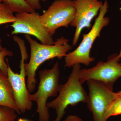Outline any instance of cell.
Here are the masks:
<instances>
[{"instance_id": "6da1fadb", "label": "cell", "mask_w": 121, "mask_h": 121, "mask_svg": "<svg viewBox=\"0 0 121 121\" xmlns=\"http://www.w3.org/2000/svg\"><path fill=\"white\" fill-rule=\"evenodd\" d=\"M25 37L30 44L31 52L29 62L25 65L26 84L30 93L35 88L36 71L39 66L46 60L55 58L60 59L65 57L72 47L68 43L69 40L63 37L57 39L52 45L39 43L30 35H26Z\"/></svg>"}, {"instance_id": "7a4b0ae2", "label": "cell", "mask_w": 121, "mask_h": 121, "mask_svg": "<svg viewBox=\"0 0 121 121\" xmlns=\"http://www.w3.org/2000/svg\"><path fill=\"white\" fill-rule=\"evenodd\" d=\"M80 69L79 64L72 66V71L67 82L65 84H60L56 98L47 103L48 108L55 110L56 117L54 121H61L68 106H74L80 102L87 103L88 95L78 78Z\"/></svg>"}, {"instance_id": "3957f363", "label": "cell", "mask_w": 121, "mask_h": 121, "mask_svg": "<svg viewBox=\"0 0 121 121\" xmlns=\"http://www.w3.org/2000/svg\"><path fill=\"white\" fill-rule=\"evenodd\" d=\"M108 8V1L105 0L90 31L83 35L82 41L78 47L64 57L65 67H71L77 64L88 66L94 61L95 58L90 56L91 49L95 39L100 37L102 30L109 23L110 19L105 16Z\"/></svg>"}, {"instance_id": "277c9868", "label": "cell", "mask_w": 121, "mask_h": 121, "mask_svg": "<svg viewBox=\"0 0 121 121\" xmlns=\"http://www.w3.org/2000/svg\"><path fill=\"white\" fill-rule=\"evenodd\" d=\"M60 74L58 62H56L51 69H45L39 72V82L38 90L35 94L30 95L31 100L37 104L36 112L39 114V121L50 120L47 101L48 98L58 95L60 85Z\"/></svg>"}, {"instance_id": "5b68a950", "label": "cell", "mask_w": 121, "mask_h": 121, "mask_svg": "<svg viewBox=\"0 0 121 121\" xmlns=\"http://www.w3.org/2000/svg\"><path fill=\"white\" fill-rule=\"evenodd\" d=\"M121 58L118 54H114L108 56L105 62L99 61L94 67L80 69L78 78L82 84L89 80H98L113 90L115 82L121 77Z\"/></svg>"}, {"instance_id": "8992f818", "label": "cell", "mask_w": 121, "mask_h": 121, "mask_svg": "<svg viewBox=\"0 0 121 121\" xmlns=\"http://www.w3.org/2000/svg\"><path fill=\"white\" fill-rule=\"evenodd\" d=\"M89 90L87 106L93 113L94 121H106V115L109 107L118 96L105 84L98 80L86 81Z\"/></svg>"}, {"instance_id": "52a82bcc", "label": "cell", "mask_w": 121, "mask_h": 121, "mask_svg": "<svg viewBox=\"0 0 121 121\" xmlns=\"http://www.w3.org/2000/svg\"><path fill=\"white\" fill-rule=\"evenodd\" d=\"M75 14L73 0H55L40 15V18L43 25L52 36L58 28L68 27L73 20Z\"/></svg>"}, {"instance_id": "ba28073f", "label": "cell", "mask_w": 121, "mask_h": 121, "mask_svg": "<svg viewBox=\"0 0 121 121\" xmlns=\"http://www.w3.org/2000/svg\"><path fill=\"white\" fill-rule=\"evenodd\" d=\"M16 20L11 26L13 30L11 35L22 33L36 37L42 44L52 45L54 43L50 35L41 22L40 15L35 11L16 13Z\"/></svg>"}, {"instance_id": "9c48e42d", "label": "cell", "mask_w": 121, "mask_h": 121, "mask_svg": "<svg viewBox=\"0 0 121 121\" xmlns=\"http://www.w3.org/2000/svg\"><path fill=\"white\" fill-rule=\"evenodd\" d=\"M28 57L26 55H21L19 73H15L12 70L9 65L8 60H6L8 64V78L13 91L15 103L21 113L31 110L33 106V102L30 98V93L25 81L26 75L25 61L27 59Z\"/></svg>"}, {"instance_id": "30bf717a", "label": "cell", "mask_w": 121, "mask_h": 121, "mask_svg": "<svg viewBox=\"0 0 121 121\" xmlns=\"http://www.w3.org/2000/svg\"><path fill=\"white\" fill-rule=\"evenodd\" d=\"M73 4L75 14L70 25L76 28L72 43L73 46H75L83 29L91 27V22L97 15L103 3L99 0H73Z\"/></svg>"}, {"instance_id": "8fae6325", "label": "cell", "mask_w": 121, "mask_h": 121, "mask_svg": "<svg viewBox=\"0 0 121 121\" xmlns=\"http://www.w3.org/2000/svg\"><path fill=\"white\" fill-rule=\"evenodd\" d=\"M0 106L7 107L21 113L15 103L13 91L8 75L0 70Z\"/></svg>"}, {"instance_id": "7c38bea8", "label": "cell", "mask_w": 121, "mask_h": 121, "mask_svg": "<svg viewBox=\"0 0 121 121\" xmlns=\"http://www.w3.org/2000/svg\"><path fill=\"white\" fill-rule=\"evenodd\" d=\"M2 1L13 13H32L35 11L29 5L25 0H2Z\"/></svg>"}, {"instance_id": "4fadbf2b", "label": "cell", "mask_w": 121, "mask_h": 121, "mask_svg": "<svg viewBox=\"0 0 121 121\" xmlns=\"http://www.w3.org/2000/svg\"><path fill=\"white\" fill-rule=\"evenodd\" d=\"M16 20L13 12L2 2L0 3V25L12 23Z\"/></svg>"}, {"instance_id": "5bb4252c", "label": "cell", "mask_w": 121, "mask_h": 121, "mask_svg": "<svg viewBox=\"0 0 121 121\" xmlns=\"http://www.w3.org/2000/svg\"><path fill=\"white\" fill-rule=\"evenodd\" d=\"M17 113L12 108L0 106V121H15Z\"/></svg>"}, {"instance_id": "9a60e30c", "label": "cell", "mask_w": 121, "mask_h": 121, "mask_svg": "<svg viewBox=\"0 0 121 121\" xmlns=\"http://www.w3.org/2000/svg\"><path fill=\"white\" fill-rule=\"evenodd\" d=\"M1 43V39L0 37V70L7 74L8 64L7 62H6L5 58L7 56H12L13 53L11 51L7 50L6 48H3Z\"/></svg>"}, {"instance_id": "2e32d148", "label": "cell", "mask_w": 121, "mask_h": 121, "mask_svg": "<svg viewBox=\"0 0 121 121\" xmlns=\"http://www.w3.org/2000/svg\"><path fill=\"white\" fill-rule=\"evenodd\" d=\"M120 114H121V97L118 95L108 107L106 117L108 119L111 116Z\"/></svg>"}, {"instance_id": "e0dca14e", "label": "cell", "mask_w": 121, "mask_h": 121, "mask_svg": "<svg viewBox=\"0 0 121 121\" xmlns=\"http://www.w3.org/2000/svg\"><path fill=\"white\" fill-rule=\"evenodd\" d=\"M48 0H25L27 3L34 10L40 9L41 8L40 1L44 2Z\"/></svg>"}, {"instance_id": "ac0fdd59", "label": "cell", "mask_w": 121, "mask_h": 121, "mask_svg": "<svg viewBox=\"0 0 121 121\" xmlns=\"http://www.w3.org/2000/svg\"><path fill=\"white\" fill-rule=\"evenodd\" d=\"M63 121H83L82 119L76 115H69Z\"/></svg>"}, {"instance_id": "d6986e66", "label": "cell", "mask_w": 121, "mask_h": 121, "mask_svg": "<svg viewBox=\"0 0 121 121\" xmlns=\"http://www.w3.org/2000/svg\"><path fill=\"white\" fill-rule=\"evenodd\" d=\"M17 121H28V120L24 118H20L17 119Z\"/></svg>"}, {"instance_id": "ffe728a7", "label": "cell", "mask_w": 121, "mask_h": 121, "mask_svg": "<svg viewBox=\"0 0 121 121\" xmlns=\"http://www.w3.org/2000/svg\"><path fill=\"white\" fill-rule=\"evenodd\" d=\"M118 56H119V57L121 58V49L120 50V52H119V54H118Z\"/></svg>"}, {"instance_id": "44dd1931", "label": "cell", "mask_w": 121, "mask_h": 121, "mask_svg": "<svg viewBox=\"0 0 121 121\" xmlns=\"http://www.w3.org/2000/svg\"><path fill=\"white\" fill-rule=\"evenodd\" d=\"M118 94V95H119V96H121V91H118V92H117Z\"/></svg>"}, {"instance_id": "7402d4cb", "label": "cell", "mask_w": 121, "mask_h": 121, "mask_svg": "<svg viewBox=\"0 0 121 121\" xmlns=\"http://www.w3.org/2000/svg\"><path fill=\"white\" fill-rule=\"evenodd\" d=\"M2 0H0V3H1V2H2Z\"/></svg>"}, {"instance_id": "603a6c76", "label": "cell", "mask_w": 121, "mask_h": 121, "mask_svg": "<svg viewBox=\"0 0 121 121\" xmlns=\"http://www.w3.org/2000/svg\"></svg>"}, {"instance_id": "cb8c5ba5", "label": "cell", "mask_w": 121, "mask_h": 121, "mask_svg": "<svg viewBox=\"0 0 121 121\" xmlns=\"http://www.w3.org/2000/svg\"><path fill=\"white\" fill-rule=\"evenodd\" d=\"M28 121H29V120H28Z\"/></svg>"}, {"instance_id": "d4e9b609", "label": "cell", "mask_w": 121, "mask_h": 121, "mask_svg": "<svg viewBox=\"0 0 121 121\" xmlns=\"http://www.w3.org/2000/svg\"></svg>"}]
</instances>
